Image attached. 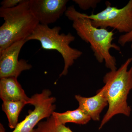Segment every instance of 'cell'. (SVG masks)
<instances>
[{
  "mask_svg": "<svg viewBox=\"0 0 132 132\" xmlns=\"http://www.w3.org/2000/svg\"><path fill=\"white\" fill-rule=\"evenodd\" d=\"M65 15L73 21V27L78 35L82 40L90 44L97 61L100 63L105 61L106 67L111 71L117 69L116 60L110 53L111 48L120 51L119 46L112 43L114 39L113 31L93 26L91 20L78 12L73 6L68 8Z\"/></svg>",
  "mask_w": 132,
  "mask_h": 132,
  "instance_id": "obj_1",
  "label": "cell"
},
{
  "mask_svg": "<svg viewBox=\"0 0 132 132\" xmlns=\"http://www.w3.org/2000/svg\"><path fill=\"white\" fill-rule=\"evenodd\" d=\"M132 61L128 58L120 68L107 73L104 77L105 86L102 87L108 102L107 112L99 127L104 125L116 114H121L129 117L131 109L128 104V96L132 90V65L128 67Z\"/></svg>",
  "mask_w": 132,
  "mask_h": 132,
  "instance_id": "obj_2",
  "label": "cell"
},
{
  "mask_svg": "<svg viewBox=\"0 0 132 132\" xmlns=\"http://www.w3.org/2000/svg\"><path fill=\"white\" fill-rule=\"evenodd\" d=\"M5 22L0 27V52L12 44L26 40L39 24L31 12L28 0L11 9L0 8Z\"/></svg>",
  "mask_w": 132,
  "mask_h": 132,
  "instance_id": "obj_3",
  "label": "cell"
},
{
  "mask_svg": "<svg viewBox=\"0 0 132 132\" xmlns=\"http://www.w3.org/2000/svg\"><path fill=\"white\" fill-rule=\"evenodd\" d=\"M61 30L60 27L50 28L47 25L39 24L26 39L27 41L32 40L39 41L43 49L57 50L61 55L64 59V67L60 77L67 74L69 68L82 54L81 51L70 46L71 43L75 40V37L71 33L60 34Z\"/></svg>",
  "mask_w": 132,
  "mask_h": 132,
  "instance_id": "obj_4",
  "label": "cell"
},
{
  "mask_svg": "<svg viewBox=\"0 0 132 132\" xmlns=\"http://www.w3.org/2000/svg\"><path fill=\"white\" fill-rule=\"evenodd\" d=\"M106 5L105 9L96 14H82L90 19L93 26L98 28L110 27L125 34L132 31V0L121 9L111 6L108 2Z\"/></svg>",
  "mask_w": 132,
  "mask_h": 132,
  "instance_id": "obj_5",
  "label": "cell"
},
{
  "mask_svg": "<svg viewBox=\"0 0 132 132\" xmlns=\"http://www.w3.org/2000/svg\"><path fill=\"white\" fill-rule=\"evenodd\" d=\"M51 95L52 92L48 89H45L40 93L33 95L31 98L29 104L34 105V109L29 111L28 115L18 123L12 132H35L34 128L40 121L44 118H49L54 112L56 98L51 97ZM0 132H5L1 124Z\"/></svg>",
  "mask_w": 132,
  "mask_h": 132,
  "instance_id": "obj_6",
  "label": "cell"
},
{
  "mask_svg": "<svg viewBox=\"0 0 132 132\" xmlns=\"http://www.w3.org/2000/svg\"><path fill=\"white\" fill-rule=\"evenodd\" d=\"M22 40L15 43L0 52V78H17L22 71L32 67L25 60H19L21 50L27 42Z\"/></svg>",
  "mask_w": 132,
  "mask_h": 132,
  "instance_id": "obj_7",
  "label": "cell"
},
{
  "mask_svg": "<svg viewBox=\"0 0 132 132\" xmlns=\"http://www.w3.org/2000/svg\"><path fill=\"white\" fill-rule=\"evenodd\" d=\"M29 8L39 24L56 22L65 13L67 0H28Z\"/></svg>",
  "mask_w": 132,
  "mask_h": 132,
  "instance_id": "obj_8",
  "label": "cell"
},
{
  "mask_svg": "<svg viewBox=\"0 0 132 132\" xmlns=\"http://www.w3.org/2000/svg\"><path fill=\"white\" fill-rule=\"evenodd\" d=\"M75 98L79 103V108L94 121L100 120L101 113L108 105L102 88L98 90L97 94L93 97H82L78 95H75Z\"/></svg>",
  "mask_w": 132,
  "mask_h": 132,
  "instance_id": "obj_9",
  "label": "cell"
},
{
  "mask_svg": "<svg viewBox=\"0 0 132 132\" xmlns=\"http://www.w3.org/2000/svg\"><path fill=\"white\" fill-rule=\"evenodd\" d=\"M0 97L3 101H22L29 104L31 101V98L26 94L17 78L14 77L1 79Z\"/></svg>",
  "mask_w": 132,
  "mask_h": 132,
  "instance_id": "obj_10",
  "label": "cell"
},
{
  "mask_svg": "<svg viewBox=\"0 0 132 132\" xmlns=\"http://www.w3.org/2000/svg\"><path fill=\"white\" fill-rule=\"evenodd\" d=\"M52 115L58 123L63 125L69 123L84 125L91 119L90 117L79 108L73 111H67L62 113L54 112Z\"/></svg>",
  "mask_w": 132,
  "mask_h": 132,
  "instance_id": "obj_11",
  "label": "cell"
},
{
  "mask_svg": "<svg viewBox=\"0 0 132 132\" xmlns=\"http://www.w3.org/2000/svg\"><path fill=\"white\" fill-rule=\"evenodd\" d=\"M26 101H3V111L6 114L8 119L9 126L11 129H14L18 123V118L22 109L27 104Z\"/></svg>",
  "mask_w": 132,
  "mask_h": 132,
  "instance_id": "obj_12",
  "label": "cell"
},
{
  "mask_svg": "<svg viewBox=\"0 0 132 132\" xmlns=\"http://www.w3.org/2000/svg\"><path fill=\"white\" fill-rule=\"evenodd\" d=\"M35 132H73L65 125L59 124L53 115L45 121L38 123Z\"/></svg>",
  "mask_w": 132,
  "mask_h": 132,
  "instance_id": "obj_13",
  "label": "cell"
},
{
  "mask_svg": "<svg viewBox=\"0 0 132 132\" xmlns=\"http://www.w3.org/2000/svg\"><path fill=\"white\" fill-rule=\"evenodd\" d=\"M81 9L86 10L90 8H95L100 1L98 0H73Z\"/></svg>",
  "mask_w": 132,
  "mask_h": 132,
  "instance_id": "obj_14",
  "label": "cell"
},
{
  "mask_svg": "<svg viewBox=\"0 0 132 132\" xmlns=\"http://www.w3.org/2000/svg\"><path fill=\"white\" fill-rule=\"evenodd\" d=\"M23 0H4L1 3L2 8L7 9L16 6L22 2Z\"/></svg>",
  "mask_w": 132,
  "mask_h": 132,
  "instance_id": "obj_15",
  "label": "cell"
},
{
  "mask_svg": "<svg viewBox=\"0 0 132 132\" xmlns=\"http://www.w3.org/2000/svg\"><path fill=\"white\" fill-rule=\"evenodd\" d=\"M131 42H132V31L130 32L121 35L118 41V43L122 46Z\"/></svg>",
  "mask_w": 132,
  "mask_h": 132,
  "instance_id": "obj_16",
  "label": "cell"
},
{
  "mask_svg": "<svg viewBox=\"0 0 132 132\" xmlns=\"http://www.w3.org/2000/svg\"><path fill=\"white\" fill-rule=\"evenodd\" d=\"M131 50L132 51V43L131 45Z\"/></svg>",
  "mask_w": 132,
  "mask_h": 132,
  "instance_id": "obj_17",
  "label": "cell"
}]
</instances>
